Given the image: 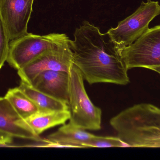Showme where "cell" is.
Returning <instances> with one entry per match:
<instances>
[{
  "instance_id": "cell-1",
  "label": "cell",
  "mask_w": 160,
  "mask_h": 160,
  "mask_svg": "<svg viewBox=\"0 0 160 160\" xmlns=\"http://www.w3.org/2000/svg\"><path fill=\"white\" fill-rule=\"evenodd\" d=\"M74 36L69 43L73 63L89 84L129 83L128 69L118 46L107 33L102 34L99 28L84 21Z\"/></svg>"
},
{
  "instance_id": "cell-2",
  "label": "cell",
  "mask_w": 160,
  "mask_h": 160,
  "mask_svg": "<svg viewBox=\"0 0 160 160\" xmlns=\"http://www.w3.org/2000/svg\"><path fill=\"white\" fill-rule=\"evenodd\" d=\"M110 125L128 147L160 148V108L135 104L112 118Z\"/></svg>"
},
{
  "instance_id": "cell-3",
  "label": "cell",
  "mask_w": 160,
  "mask_h": 160,
  "mask_svg": "<svg viewBox=\"0 0 160 160\" xmlns=\"http://www.w3.org/2000/svg\"><path fill=\"white\" fill-rule=\"evenodd\" d=\"M69 123L84 130L98 131L101 128V110L91 102L84 85L83 77L79 69L72 65L69 72Z\"/></svg>"
},
{
  "instance_id": "cell-4",
  "label": "cell",
  "mask_w": 160,
  "mask_h": 160,
  "mask_svg": "<svg viewBox=\"0 0 160 160\" xmlns=\"http://www.w3.org/2000/svg\"><path fill=\"white\" fill-rule=\"evenodd\" d=\"M70 40L64 34L39 35L28 33L10 40L6 62L19 70L44 53L68 45Z\"/></svg>"
},
{
  "instance_id": "cell-5",
  "label": "cell",
  "mask_w": 160,
  "mask_h": 160,
  "mask_svg": "<svg viewBox=\"0 0 160 160\" xmlns=\"http://www.w3.org/2000/svg\"><path fill=\"white\" fill-rule=\"evenodd\" d=\"M160 14L158 2H142L134 13L119 22L116 28L109 29L107 34L118 46H128L149 29L151 21Z\"/></svg>"
},
{
  "instance_id": "cell-6",
  "label": "cell",
  "mask_w": 160,
  "mask_h": 160,
  "mask_svg": "<svg viewBox=\"0 0 160 160\" xmlns=\"http://www.w3.org/2000/svg\"><path fill=\"white\" fill-rule=\"evenodd\" d=\"M118 47L128 70L160 67V25L149 28L131 45Z\"/></svg>"
},
{
  "instance_id": "cell-7",
  "label": "cell",
  "mask_w": 160,
  "mask_h": 160,
  "mask_svg": "<svg viewBox=\"0 0 160 160\" xmlns=\"http://www.w3.org/2000/svg\"><path fill=\"white\" fill-rule=\"evenodd\" d=\"M73 64L72 52L68 44L44 53L18 70V73L21 80L31 84L35 77L43 71L52 70L69 72Z\"/></svg>"
},
{
  "instance_id": "cell-8",
  "label": "cell",
  "mask_w": 160,
  "mask_h": 160,
  "mask_svg": "<svg viewBox=\"0 0 160 160\" xmlns=\"http://www.w3.org/2000/svg\"><path fill=\"white\" fill-rule=\"evenodd\" d=\"M34 0H0V13L10 40L28 34Z\"/></svg>"
},
{
  "instance_id": "cell-9",
  "label": "cell",
  "mask_w": 160,
  "mask_h": 160,
  "mask_svg": "<svg viewBox=\"0 0 160 160\" xmlns=\"http://www.w3.org/2000/svg\"><path fill=\"white\" fill-rule=\"evenodd\" d=\"M0 132L12 138L37 142L45 140L32 131L25 120L19 116L4 96L0 97Z\"/></svg>"
},
{
  "instance_id": "cell-10",
  "label": "cell",
  "mask_w": 160,
  "mask_h": 160,
  "mask_svg": "<svg viewBox=\"0 0 160 160\" xmlns=\"http://www.w3.org/2000/svg\"><path fill=\"white\" fill-rule=\"evenodd\" d=\"M69 82V72L49 70L38 74L31 85L46 95L68 104Z\"/></svg>"
},
{
  "instance_id": "cell-11",
  "label": "cell",
  "mask_w": 160,
  "mask_h": 160,
  "mask_svg": "<svg viewBox=\"0 0 160 160\" xmlns=\"http://www.w3.org/2000/svg\"><path fill=\"white\" fill-rule=\"evenodd\" d=\"M94 135L69 123L48 135L47 140L56 147L85 148Z\"/></svg>"
},
{
  "instance_id": "cell-12",
  "label": "cell",
  "mask_w": 160,
  "mask_h": 160,
  "mask_svg": "<svg viewBox=\"0 0 160 160\" xmlns=\"http://www.w3.org/2000/svg\"><path fill=\"white\" fill-rule=\"evenodd\" d=\"M69 110L39 112L25 119L32 131L37 136L48 129L64 125L70 119Z\"/></svg>"
},
{
  "instance_id": "cell-13",
  "label": "cell",
  "mask_w": 160,
  "mask_h": 160,
  "mask_svg": "<svg viewBox=\"0 0 160 160\" xmlns=\"http://www.w3.org/2000/svg\"><path fill=\"white\" fill-rule=\"evenodd\" d=\"M18 87L36 105L39 112L68 110V104L37 90L26 82L21 80Z\"/></svg>"
},
{
  "instance_id": "cell-14",
  "label": "cell",
  "mask_w": 160,
  "mask_h": 160,
  "mask_svg": "<svg viewBox=\"0 0 160 160\" xmlns=\"http://www.w3.org/2000/svg\"><path fill=\"white\" fill-rule=\"evenodd\" d=\"M4 97L24 120L39 111L36 105L18 87L8 89Z\"/></svg>"
},
{
  "instance_id": "cell-15",
  "label": "cell",
  "mask_w": 160,
  "mask_h": 160,
  "mask_svg": "<svg viewBox=\"0 0 160 160\" xmlns=\"http://www.w3.org/2000/svg\"><path fill=\"white\" fill-rule=\"evenodd\" d=\"M86 147H128L118 137H101L94 135L85 145Z\"/></svg>"
},
{
  "instance_id": "cell-16",
  "label": "cell",
  "mask_w": 160,
  "mask_h": 160,
  "mask_svg": "<svg viewBox=\"0 0 160 160\" xmlns=\"http://www.w3.org/2000/svg\"><path fill=\"white\" fill-rule=\"evenodd\" d=\"M10 40L7 30L0 13V70L7 61Z\"/></svg>"
},
{
  "instance_id": "cell-17",
  "label": "cell",
  "mask_w": 160,
  "mask_h": 160,
  "mask_svg": "<svg viewBox=\"0 0 160 160\" xmlns=\"http://www.w3.org/2000/svg\"><path fill=\"white\" fill-rule=\"evenodd\" d=\"M13 138L0 132V144L12 143Z\"/></svg>"
},
{
  "instance_id": "cell-18",
  "label": "cell",
  "mask_w": 160,
  "mask_h": 160,
  "mask_svg": "<svg viewBox=\"0 0 160 160\" xmlns=\"http://www.w3.org/2000/svg\"><path fill=\"white\" fill-rule=\"evenodd\" d=\"M151 70L156 71V72H158V73L160 74V67L153 68L151 69Z\"/></svg>"
}]
</instances>
